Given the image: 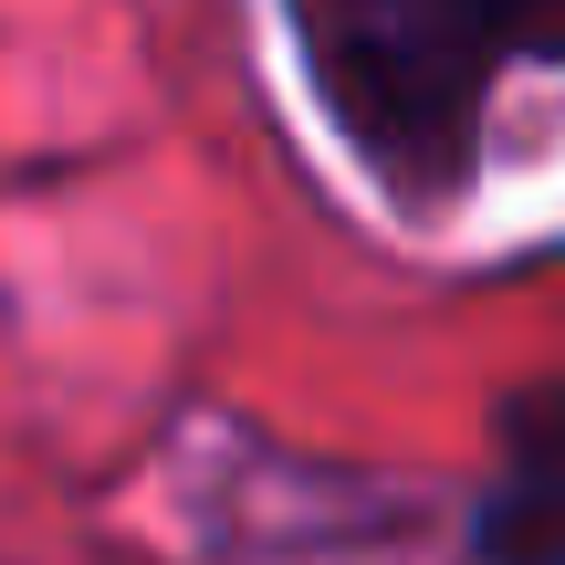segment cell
Here are the masks:
<instances>
[{
    "label": "cell",
    "instance_id": "cell-1",
    "mask_svg": "<svg viewBox=\"0 0 565 565\" xmlns=\"http://www.w3.org/2000/svg\"><path fill=\"white\" fill-rule=\"evenodd\" d=\"M356 179L408 221H450L482 189L503 74H565V0H282Z\"/></svg>",
    "mask_w": 565,
    "mask_h": 565
},
{
    "label": "cell",
    "instance_id": "cell-2",
    "mask_svg": "<svg viewBox=\"0 0 565 565\" xmlns=\"http://www.w3.org/2000/svg\"><path fill=\"white\" fill-rule=\"evenodd\" d=\"M471 565H565V366L492 398V471L461 513Z\"/></svg>",
    "mask_w": 565,
    "mask_h": 565
}]
</instances>
